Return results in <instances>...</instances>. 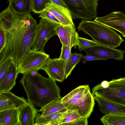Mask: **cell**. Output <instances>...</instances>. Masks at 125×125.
Instances as JSON below:
<instances>
[{
	"label": "cell",
	"instance_id": "cell-32",
	"mask_svg": "<svg viewBox=\"0 0 125 125\" xmlns=\"http://www.w3.org/2000/svg\"><path fill=\"white\" fill-rule=\"evenodd\" d=\"M109 85V82L106 80H104L102 81L100 83L98 84L94 87L96 88H105L108 87Z\"/></svg>",
	"mask_w": 125,
	"mask_h": 125
},
{
	"label": "cell",
	"instance_id": "cell-17",
	"mask_svg": "<svg viewBox=\"0 0 125 125\" xmlns=\"http://www.w3.org/2000/svg\"><path fill=\"white\" fill-rule=\"evenodd\" d=\"M79 109L66 110L61 116L59 125H87L88 118L82 117L79 113Z\"/></svg>",
	"mask_w": 125,
	"mask_h": 125
},
{
	"label": "cell",
	"instance_id": "cell-28",
	"mask_svg": "<svg viewBox=\"0 0 125 125\" xmlns=\"http://www.w3.org/2000/svg\"><path fill=\"white\" fill-rule=\"evenodd\" d=\"M38 17L51 22L61 25L52 13L47 9L40 13Z\"/></svg>",
	"mask_w": 125,
	"mask_h": 125
},
{
	"label": "cell",
	"instance_id": "cell-15",
	"mask_svg": "<svg viewBox=\"0 0 125 125\" xmlns=\"http://www.w3.org/2000/svg\"><path fill=\"white\" fill-rule=\"evenodd\" d=\"M39 112V110L28 101L19 110L18 125H34L35 117Z\"/></svg>",
	"mask_w": 125,
	"mask_h": 125
},
{
	"label": "cell",
	"instance_id": "cell-27",
	"mask_svg": "<svg viewBox=\"0 0 125 125\" xmlns=\"http://www.w3.org/2000/svg\"><path fill=\"white\" fill-rule=\"evenodd\" d=\"M100 45L93 40L79 37L78 45V49L81 51L84 49Z\"/></svg>",
	"mask_w": 125,
	"mask_h": 125
},
{
	"label": "cell",
	"instance_id": "cell-4",
	"mask_svg": "<svg viewBox=\"0 0 125 125\" xmlns=\"http://www.w3.org/2000/svg\"><path fill=\"white\" fill-rule=\"evenodd\" d=\"M60 100L66 110L78 109L81 116L88 118L93 111L95 104L88 85L78 87Z\"/></svg>",
	"mask_w": 125,
	"mask_h": 125
},
{
	"label": "cell",
	"instance_id": "cell-29",
	"mask_svg": "<svg viewBox=\"0 0 125 125\" xmlns=\"http://www.w3.org/2000/svg\"><path fill=\"white\" fill-rule=\"evenodd\" d=\"M83 55L81 53H74L72 54L71 61L73 65L74 68L76 65L82 59Z\"/></svg>",
	"mask_w": 125,
	"mask_h": 125
},
{
	"label": "cell",
	"instance_id": "cell-12",
	"mask_svg": "<svg viewBox=\"0 0 125 125\" xmlns=\"http://www.w3.org/2000/svg\"><path fill=\"white\" fill-rule=\"evenodd\" d=\"M28 101L24 97L18 96L10 91L0 92V111L10 109L19 110Z\"/></svg>",
	"mask_w": 125,
	"mask_h": 125
},
{
	"label": "cell",
	"instance_id": "cell-8",
	"mask_svg": "<svg viewBox=\"0 0 125 125\" xmlns=\"http://www.w3.org/2000/svg\"><path fill=\"white\" fill-rule=\"evenodd\" d=\"M49 56L44 52L31 49L18 65L19 73L42 69L46 64Z\"/></svg>",
	"mask_w": 125,
	"mask_h": 125
},
{
	"label": "cell",
	"instance_id": "cell-6",
	"mask_svg": "<svg viewBox=\"0 0 125 125\" xmlns=\"http://www.w3.org/2000/svg\"><path fill=\"white\" fill-rule=\"evenodd\" d=\"M109 83L106 88L94 87L92 90L93 96L100 97L125 106V77L113 79Z\"/></svg>",
	"mask_w": 125,
	"mask_h": 125
},
{
	"label": "cell",
	"instance_id": "cell-9",
	"mask_svg": "<svg viewBox=\"0 0 125 125\" xmlns=\"http://www.w3.org/2000/svg\"><path fill=\"white\" fill-rule=\"evenodd\" d=\"M94 20L117 31L125 37V15L123 12H113Z\"/></svg>",
	"mask_w": 125,
	"mask_h": 125
},
{
	"label": "cell",
	"instance_id": "cell-23",
	"mask_svg": "<svg viewBox=\"0 0 125 125\" xmlns=\"http://www.w3.org/2000/svg\"><path fill=\"white\" fill-rule=\"evenodd\" d=\"M66 109L64 104L60 100L53 101L39 110L42 112V115L44 116L51 114L59 111Z\"/></svg>",
	"mask_w": 125,
	"mask_h": 125
},
{
	"label": "cell",
	"instance_id": "cell-13",
	"mask_svg": "<svg viewBox=\"0 0 125 125\" xmlns=\"http://www.w3.org/2000/svg\"><path fill=\"white\" fill-rule=\"evenodd\" d=\"M57 35L59 38L62 46H66L69 43L76 49L79 37L75 26H63L60 25L57 28Z\"/></svg>",
	"mask_w": 125,
	"mask_h": 125
},
{
	"label": "cell",
	"instance_id": "cell-24",
	"mask_svg": "<svg viewBox=\"0 0 125 125\" xmlns=\"http://www.w3.org/2000/svg\"><path fill=\"white\" fill-rule=\"evenodd\" d=\"M100 120L104 125H125V115H105L100 118Z\"/></svg>",
	"mask_w": 125,
	"mask_h": 125
},
{
	"label": "cell",
	"instance_id": "cell-16",
	"mask_svg": "<svg viewBox=\"0 0 125 125\" xmlns=\"http://www.w3.org/2000/svg\"><path fill=\"white\" fill-rule=\"evenodd\" d=\"M63 26H74L71 13L68 9L52 3L47 9Z\"/></svg>",
	"mask_w": 125,
	"mask_h": 125
},
{
	"label": "cell",
	"instance_id": "cell-7",
	"mask_svg": "<svg viewBox=\"0 0 125 125\" xmlns=\"http://www.w3.org/2000/svg\"><path fill=\"white\" fill-rule=\"evenodd\" d=\"M59 25L41 18L35 28L31 49L44 52V47L48 41L57 35V28Z\"/></svg>",
	"mask_w": 125,
	"mask_h": 125
},
{
	"label": "cell",
	"instance_id": "cell-2",
	"mask_svg": "<svg viewBox=\"0 0 125 125\" xmlns=\"http://www.w3.org/2000/svg\"><path fill=\"white\" fill-rule=\"evenodd\" d=\"M33 71L23 73L19 81L28 97L35 107H43L51 101L60 100V89L55 81Z\"/></svg>",
	"mask_w": 125,
	"mask_h": 125
},
{
	"label": "cell",
	"instance_id": "cell-14",
	"mask_svg": "<svg viewBox=\"0 0 125 125\" xmlns=\"http://www.w3.org/2000/svg\"><path fill=\"white\" fill-rule=\"evenodd\" d=\"M94 100L98 104L99 111L105 115H125V106L119 104L102 97L94 96Z\"/></svg>",
	"mask_w": 125,
	"mask_h": 125
},
{
	"label": "cell",
	"instance_id": "cell-1",
	"mask_svg": "<svg viewBox=\"0 0 125 125\" xmlns=\"http://www.w3.org/2000/svg\"><path fill=\"white\" fill-rule=\"evenodd\" d=\"M30 13L16 14L0 21L5 30V46L0 51V64L11 58L18 65L31 49L37 24Z\"/></svg>",
	"mask_w": 125,
	"mask_h": 125
},
{
	"label": "cell",
	"instance_id": "cell-10",
	"mask_svg": "<svg viewBox=\"0 0 125 125\" xmlns=\"http://www.w3.org/2000/svg\"><path fill=\"white\" fill-rule=\"evenodd\" d=\"M65 63L60 57L48 59L46 64L42 69L44 70L49 78L55 81L63 82L65 78Z\"/></svg>",
	"mask_w": 125,
	"mask_h": 125
},
{
	"label": "cell",
	"instance_id": "cell-3",
	"mask_svg": "<svg viewBox=\"0 0 125 125\" xmlns=\"http://www.w3.org/2000/svg\"><path fill=\"white\" fill-rule=\"evenodd\" d=\"M100 45L116 48L124 41L122 37L109 27L95 21L82 20L77 27Z\"/></svg>",
	"mask_w": 125,
	"mask_h": 125
},
{
	"label": "cell",
	"instance_id": "cell-33",
	"mask_svg": "<svg viewBox=\"0 0 125 125\" xmlns=\"http://www.w3.org/2000/svg\"><path fill=\"white\" fill-rule=\"evenodd\" d=\"M52 3L61 6L67 9V7L63 0H50Z\"/></svg>",
	"mask_w": 125,
	"mask_h": 125
},
{
	"label": "cell",
	"instance_id": "cell-25",
	"mask_svg": "<svg viewBox=\"0 0 125 125\" xmlns=\"http://www.w3.org/2000/svg\"><path fill=\"white\" fill-rule=\"evenodd\" d=\"M52 3L50 0H31L32 11L39 14L46 10Z\"/></svg>",
	"mask_w": 125,
	"mask_h": 125
},
{
	"label": "cell",
	"instance_id": "cell-19",
	"mask_svg": "<svg viewBox=\"0 0 125 125\" xmlns=\"http://www.w3.org/2000/svg\"><path fill=\"white\" fill-rule=\"evenodd\" d=\"M66 110L64 109L44 116L38 113L35 118L34 125H59L61 117Z\"/></svg>",
	"mask_w": 125,
	"mask_h": 125
},
{
	"label": "cell",
	"instance_id": "cell-26",
	"mask_svg": "<svg viewBox=\"0 0 125 125\" xmlns=\"http://www.w3.org/2000/svg\"><path fill=\"white\" fill-rule=\"evenodd\" d=\"M13 61L12 58H8L0 64V83L2 82L8 72Z\"/></svg>",
	"mask_w": 125,
	"mask_h": 125
},
{
	"label": "cell",
	"instance_id": "cell-5",
	"mask_svg": "<svg viewBox=\"0 0 125 125\" xmlns=\"http://www.w3.org/2000/svg\"><path fill=\"white\" fill-rule=\"evenodd\" d=\"M74 19L89 20L96 17L98 0H63Z\"/></svg>",
	"mask_w": 125,
	"mask_h": 125
},
{
	"label": "cell",
	"instance_id": "cell-22",
	"mask_svg": "<svg viewBox=\"0 0 125 125\" xmlns=\"http://www.w3.org/2000/svg\"><path fill=\"white\" fill-rule=\"evenodd\" d=\"M74 47L73 45L71 43H69L66 46H62L60 57L63 59L65 62V79L70 75L74 69L71 61V49Z\"/></svg>",
	"mask_w": 125,
	"mask_h": 125
},
{
	"label": "cell",
	"instance_id": "cell-30",
	"mask_svg": "<svg viewBox=\"0 0 125 125\" xmlns=\"http://www.w3.org/2000/svg\"><path fill=\"white\" fill-rule=\"evenodd\" d=\"M5 43V30L0 26V51L4 47Z\"/></svg>",
	"mask_w": 125,
	"mask_h": 125
},
{
	"label": "cell",
	"instance_id": "cell-11",
	"mask_svg": "<svg viewBox=\"0 0 125 125\" xmlns=\"http://www.w3.org/2000/svg\"><path fill=\"white\" fill-rule=\"evenodd\" d=\"M87 54L93 55L107 60L113 59L123 60L125 50L116 49L108 47L99 45L85 49L83 50Z\"/></svg>",
	"mask_w": 125,
	"mask_h": 125
},
{
	"label": "cell",
	"instance_id": "cell-31",
	"mask_svg": "<svg viewBox=\"0 0 125 125\" xmlns=\"http://www.w3.org/2000/svg\"><path fill=\"white\" fill-rule=\"evenodd\" d=\"M82 59L83 62V63H85L86 62L90 61L106 60L104 59L87 54L84 56L83 55Z\"/></svg>",
	"mask_w": 125,
	"mask_h": 125
},
{
	"label": "cell",
	"instance_id": "cell-21",
	"mask_svg": "<svg viewBox=\"0 0 125 125\" xmlns=\"http://www.w3.org/2000/svg\"><path fill=\"white\" fill-rule=\"evenodd\" d=\"M19 113L16 109L0 111V125H18Z\"/></svg>",
	"mask_w": 125,
	"mask_h": 125
},
{
	"label": "cell",
	"instance_id": "cell-18",
	"mask_svg": "<svg viewBox=\"0 0 125 125\" xmlns=\"http://www.w3.org/2000/svg\"><path fill=\"white\" fill-rule=\"evenodd\" d=\"M19 73L18 65L13 61L8 72L0 83V92L9 91L12 89L16 84Z\"/></svg>",
	"mask_w": 125,
	"mask_h": 125
},
{
	"label": "cell",
	"instance_id": "cell-20",
	"mask_svg": "<svg viewBox=\"0 0 125 125\" xmlns=\"http://www.w3.org/2000/svg\"><path fill=\"white\" fill-rule=\"evenodd\" d=\"M8 6L17 14H26L32 11L31 0H8Z\"/></svg>",
	"mask_w": 125,
	"mask_h": 125
}]
</instances>
